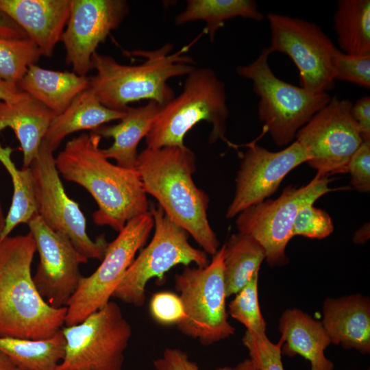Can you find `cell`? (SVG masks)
<instances>
[{
    "mask_svg": "<svg viewBox=\"0 0 370 370\" xmlns=\"http://www.w3.org/2000/svg\"><path fill=\"white\" fill-rule=\"evenodd\" d=\"M33 177L37 214L53 230L65 235L87 260H101L108 243L104 235L92 240L79 205L66 194L60 177L53 152L42 140L29 166Z\"/></svg>",
    "mask_w": 370,
    "mask_h": 370,
    "instance_id": "obj_12",
    "label": "cell"
},
{
    "mask_svg": "<svg viewBox=\"0 0 370 370\" xmlns=\"http://www.w3.org/2000/svg\"><path fill=\"white\" fill-rule=\"evenodd\" d=\"M27 93L17 86H12L0 79V101L15 102L24 98Z\"/></svg>",
    "mask_w": 370,
    "mask_h": 370,
    "instance_id": "obj_40",
    "label": "cell"
},
{
    "mask_svg": "<svg viewBox=\"0 0 370 370\" xmlns=\"http://www.w3.org/2000/svg\"><path fill=\"white\" fill-rule=\"evenodd\" d=\"M352 106L349 100L331 97L295 135L309 157L307 163L321 177L347 173L349 162L363 141Z\"/></svg>",
    "mask_w": 370,
    "mask_h": 370,
    "instance_id": "obj_13",
    "label": "cell"
},
{
    "mask_svg": "<svg viewBox=\"0 0 370 370\" xmlns=\"http://www.w3.org/2000/svg\"><path fill=\"white\" fill-rule=\"evenodd\" d=\"M235 367L236 370H257L254 364L249 358L239 362Z\"/></svg>",
    "mask_w": 370,
    "mask_h": 370,
    "instance_id": "obj_43",
    "label": "cell"
},
{
    "mask_svg": "<svg viewBox=\"0 0 370 370\" xmlns=\"http://www.w3.org/2000/svg\"><path fill=\"white\" fill-rule=\"evenodd\" d=\"M258 273L236 294L229 304V314L242 323L246 331L254 334H266V322L261 314L258 299Z\"/></svg>",
    "mask_w": 370,
    "mask_h": 370,
    "instance_id": "obj_31",
    "label": "cell"
},
{
    "mask_svg": "<svg viewBox=\"0 0 370 370\" xmlns=\"http://www.w3.org/2000/svg\"><path fill=\"white\" fill-rule=\"evenodd\" d=\"M334 230L330 216L325 211L310 204L297 212L292 227V236H302L308 238L323 239Z\"/></svg>",
    "mask_w": 370,
    "mask_h": 370,
    "instance_id": "obj_34",
    "label": "cell"
},
{
    "mask_svg": "<svg viewBox=\"0 0 370 370\" xmlns=\"http://www.w3.org/2000/svg\"><path fill=\"white\" fill-rule=\"evenodd\" d=\"M369 238V223H365L356 232L353 241L356 244H363Z\"/></svg>",
    "mask_w": 370,
    "mask_h": 370,
    "instance_id": "obj_41",
    "label": "cell"
},
{
    "mask_svg": "<svg viewBox=\"0 0 370 370\" xmlns=\"http://www.w3.org/2000/svg\"><path fill=\"white\" fill-rule=\"evenodd\" d=\"M12 149L0 143V162L9 173L13 184L10 208L1 241L19 224L26 223L37 214L32 173L30 167L18 169L12 160Z\"/></svg>",
    "mask_w": 370,
    "mask_h": 370,
    "instance_id": "obj_29",
    "label": "cell"
},
{
    "mask_svg": "<svg viewBox=\"0 0 370 370\" xmlns=\"http://www.w3.org/2000/svg\"><path fill=\"white\" fill-rule=\"evenodd\" d=\"M229 110L224 83L209 68H195L188 75L183 90L160 107L145 136L147 148L186 146V134L202 121L212 125L210 143L225 138Z\"/></svg>",
    "mask_w": 370,
    "mask_h": 370,
    "instance_id": "obj_5",
    "label": "cell"
},
{
    "mask_svg": "<svg viewBox=\"0 0 370 370\" xmlns=\"http://www.w3.org/2000/svg\"><path fill=\"white\" fill-rule=\"evenodd\" d=\"M271 53L264 47L259 56L247 65L236 68V73L252 82L259 97L258 116L278 146L293 142L298 130L330 100L327 93H312L278 78L269 62Z\"/></svg>",
    "mask_w": 370,
    "mask_h": 370,
    "instance_id": "obj_6",
    "label": "cell"
},
{
    "mask_svg": "<svg viewBox=\"0 0 370 370\" xmlns=\"http://www.w3.org/2000/svg\"><path fill=\"white\" fill-rule=\"evenodd\" d=\"M62 331L65 349L58 370H121L132 330L116 303Z\"/></svg>",
    "mask_w": 370,
    "mask_h": 370,
    "instance_id": "obj_9",
    "label": "cell"
},
{
    "mask_svg": "<svg viewBox=\"0 0 370 370\" xmlns=\"http://www.w3.org/2000/svg\"><path fill=\"white\" fill-rule=\"evenodd\" d=\"M215 370H236V367H223L218 368Z\"/></svg>",
    "mask_w": 370,
    "mask_h": 370,
    "instance_id": "obj_45",
    "label": "cell"
},
{
    "mask_svg": "<svg viewBox=\"0 0 370 370\" xmlns=\"http://www.w3.org/2000/svg\"><path fill=\"white\" fill-rule=\"evenodd\" d=\"M367 370H369V369H367Z\"/></svg>",
    "mask_w": 370,
    "mask_h": 370,
    "instance_id": "obj_46",
    "label": "cell"
},
{
    "mask_svg": "<svg viewBox=\"0 0 370 370\" xmlns=\"http://www.w3.org/2000/svg\"><path fill=\"white\" fill-rule=\"evenodd\" d=\"M101 138L93 132L73 138L55 158L56 165L66 180L93 197L98 206L94 223L120 232L130 220L149 212V202L137 169L111 163L99 147Z\"/></svg>",
    "mask_w": 370,
    "mask_h": 370,
    "instance_id": "obj_1",
    "label": "cell"
},
{
    "mask_svg": "<svg viewBox=\"0 0 370 370\" xmlns=\"http://www.w3.org/2000/svg\"><path fill=\"white\" fill-rule=\"evenodd\" d=\"M5 224V217H4L2 208L0 204V241L1 238L2 234L3 232Z\"/></svg>",
    "mask_w": 370,
    "mask_h": 370,
    "instance_id": "obj_44",
    "label": "cell"
},
{
    "mask_svg": "<svg viewBox=\"0 0 370 370\" xmlns=\"http://www.w3.org/2000/svg\"><path fill=\"white\" fill-rule=\"evenodd\" d=\"M153 366L156 370H199L186 353L176 348L166 349L162 356L153 361Z\"/></svg>",
    "mask_w": 370,
    "mask_h": 370,
    "instance_id": "obj_37",
    "label": "cell"
},
{
    "mask_svg": "<svg viewBox=\"0 0 370 370\" xmlns=\"http://www.w3.org/2000/svg\"><path fill=\"white\" fill-rule=\"evenodd\" d=\"M351 114L359 127L362 140H370V97L365 96L352 103Z\"/></svg>",
    "mask_w": 370,
    "mask_h": 370,
    "instance_id": "obj_38",
    "label": "cell"
},
{
    "mask_svg": "<svg viewBox=\"0 0 370 370\" xmlns=\"http://www.w3.org/2000/svg\"><path fill=\"white\" fill-rule=\"evenodd\" d=\"M0 370H21L4 354L0 352Z\"/></svg>",
    "mask_w": 370,
    "mask_h": 370,
    "instance_id": "obj_42",
    "label": "cell"
},
{
    "mask_svg": "<svg viewBox=\"0 0 370 370\" xmlns=\"http://www.w3.org/2000/svg\"><path fill=\"white\" fill-rule=\"evenodd\" d=\"M64 349L62 329L45 339L0 337V352L21 370H58Z\"/></svg>",
    "mask_w": 370,
    "mask_h": 370,
    "instance_id": "obj_26",
    "label": "cell"
},
{
    "mask_svg": "<svg viewBox=\"0 0 370 370\" xmlns=\"http://www.w3.org/2000/svg\"><path fill=\"white\" fill-rule=\"evenodd\" d=\"M238 16L256 21L264 18L254 0H188L185 10L176 16L175 23L181 25L204 21L205 32L212 42L216 32L225 21Z\"/></svg>",
    "mask_w": 370,
    "mask_h": 370,
    "instance_id": "obj_27",
    "label": "cell"
},
{
    "mask_svg": "<svg viewBox=\"0 0 370 370\" xmlns=\"http://www.w3.org/2000/svg\"><path fill=\"white\" fill-rule=\"evenodd\" d=\"M224 244L204 267H186L174 277L186 318L177 325L184 335L209 345L234 334L228 321L223 276Z\"/></svg>",
    "mask_w": 370,
    "mask_h": 370,
    "instance_id": "obj_7",
    "label": "cell"
},
{
    "mask_svg": "<svg viewBox=\"0 0 370 370\" xmlns=\"http://www.w3.org/2000/svg\"><path fill=\"white\" fill-rule=\"evenodd\" d=\"M333 21L343 52L358 56L370 54L369 0L338 1Z\"/></svg>",
    "mask_w": 370,
    "mask_h": 370,
    "instance_id": "obj_28",
    "label": "cell"
},
{
    "mask_svg": "<svg viewBox=\"0 0 370 370\" xmlns=\"http://www.w3.org/2000/svg\"><path fill=\"white\" fill-rule=\"evenodd\" d=\"M86 76L74 72L56 71L31 65L18 84L23 92L42 103L56 115L64 112L72 101L88 88Z\"/></svg>",
    "mask_w": 370,
    "mask_h": 370,
    "instance_id": "obj_23",
    "label": "cell"
},
{
    "mask_svg": "<svg viewBox=\"0 0 370 370\" xmlns=\"http://www.w3.org/2000/svg\"><path fill=\"white\" fill-rule=\"evenodd\" d=\"M71 0H0V10L9 16L38 47L51 57L66 27Z\"/></svg>",
    "mask_w": 370,
    "mask_h": 370,
    "instance_id": "obj_18",
    "label": "cell"
},
{
    "mask_svg": "<svg viewBox=\"0 0 370 370\" xmlns=\"http://www.w3.org/2000/svg\"><path fill=\"white\" fill-rule=\"evenodd\" d=\"M309 157L296 140L278 151H271L251 143L241 157L235 179V191L226 218L232 219L246 208L275 193L282 181Z\"/></svg>",
    "mask_w": 370,
    "mask_h": 370,
    "instance_id": "obj_16",
    "label": "cell"
},
{
    "mask_svg": "<svg viewBox=\"0 0 370 370\" xmlns=\"http://www.w3.org/2000/svg\"><path fill=\"white\" fill-rule=\"evenodd\" d=\"M331 180L319 175L300 187L288 186L275 199H266L240 212L236 219L238 232L253 237L263 247L266 261L271 267L288 262L286 246L293 238V225L298 210L323 195L341 188L329 186Z\"/></svg>",
    "mask_w": 370,
    "mask_h": 370,
    "instance_id": "obj_10",
    "label": "cell"
},
{
    "mask_svg": "<svg viewBox=\"0 0 370 370\" xmlns=\"http://www.w3.org/2000/svg\"><path fill=\"white\" fill-rule=\"evenodd\" d=\"M129 13L124 0H71L70 14L61 41L73 72L86 76L99 45L117 29Z\"/></svg>",
    "mask_w": 370,
    "mask_h": 370,
    "instance_id": "obj_17",
    "label": "cell"
},
{
    "mask_svg": "<svg viewBox=\"0 0 370 370\" xmlns=\"http://www.w3.org/2000/svg\"><path fill=\"white\" fill-rule=\"evenodd\" d=\"M242 341L257 370H285L282 361L283 341L281 338L273 343L266 334H254L246 331Z\"/></svg>",
    "mask_w": 370,
    "mask_h": 370,
    "instance_id": "obj_33",
    "label": "cell"
},
{
    "mask_svg": "<svg viewBox=\"0 0 370 370\" xmlns=\"http://www.w3.org/2000/svg\"><path fill=\"white\" fill-rule=\"evenodd\" d=\"M331 66L335 81L370 88V54L351 55L335 47L331 58Z\"/></svg>",
    "mask_w": 370,
    "mask_h": 370,
    "instance_id": "obj_32",
    "label": "cell"
},
{
    "mask_svg": "<svg viewBox=\"0 0 370 370\" xmlns=\"http://www.w3.org/2000/svg\"><path fill=\"white\" fill-rule=\"evenodd\" d=\"M39 255L32 276L42 297L52 307H66L83 278L79 265L88 260L64 234L51 229L38 214L27 223Z\"/></svg>",
    "mask_w": 370,
    "mask_h": 370,
    "instance_id": "obj_15",
    "label": "cell"
},
{
    "mask_svg": "<svg viewBox=\"0 0 370 370\" xmlns=\"http://www.w3.org/2000/svg\"><path fill=\"white\" fill-rule=\"evenodd\" d=\"M149 211L154 220L153 238L134 258L112 295L136 307L143 306L151 279L162 282L166 273L177 264L188 267L194 263L204 267L210 262L208 254L193 247L188 233L171 221L160 206Z\"/></svg>",
    "mask_w": 370,
    "mask_h": 370,
    "instance_id": "obj_8",
    "label": "cell"
},
{
    "mask_svg": "<svg viewBox=\"0 0 370 370\" xmlns=\"http://www.w3.org/2000/svg\"><path fill=\"white\" fill-rule=\"evenodd\" d=\"M136 169L147 195L153 196L167 217L186 231L206 254L219 247L208 218L210 199L195 184L196 157L186 146L146 148Z\"/></svg>",
    "mask_w": 370,
    "mask_h": 370,
    "instance_id": "obj_2",
    "label": "cell"
},
{
    "mask_svg": "<svg viewBox=\"0 0 370 370\" xmlns=\"http://www.w3.org/2000/svg\"><path fill=\"white\" fill-rule=\"evenodd\" d=\"M351 186L362 193L370 191V140H363L347 168Z\"/></svg>",
    "mask_w": 370,
    "mask_h": 370,
    "instance_id": "obj_36",
    "label": "cell"
},
{
    "mask_svg": "<svg viewBox=\"0 0 370 370\" xmlns=\"http://www.w3.org/2000/svg\"><path fill=\"white\" fill-rule=\"evenodd\" d=\"M223 276L227 297L236 294L266 258L263 247L249 235L233 234L224 243Z\"/></svg>",
    "mask_w": 370,
    "mask_h": 370,
    "instance_id": "obj_25",
    "label": "cell"
},
{
    "mask_svg": "<svg viewBox=\"0 0 370 370\" xmlns=\"http://www.w3.org/2000/svg\"><path fill=\"white\" fill-rule=\"evenodd\" d=\"M41 56L38 47L28 38H0V79L17 86L28 68L36 64Z\"/></svg>",
    "mask_w": 370,
    "mask_h": 370,
    "instance_id": "obj_30",
    "label": "cell"
},
{
    "mask_svg": "<svg viewBox=\"0 0 370 370\" xmlns=\"http://www.w3.org/2000/svg\"><path fill=\"white\" fill-rule=\"evenodd\" d=\"M153 227L154 220L149 211L130 220L116 238L108 243L99 266L90 275L82 278L68 301L66 326L80 323L110 301Z\"/></svg>",
    "mask_w": 370,
    "mask_h": 370,
    "instance_id": "obj_11",
    "label": "cell"
},
{
    "mask_svg": "<svg viewBox=\"0 0 370 370\" xmlns=\"http://www.w3.org/2000/svg\"><path fill=\"white\" fill-rule=\"evenodd\" d=\"M160 107L153 101L138 108L128 107L119 123L101 125L92 131L101 137L114 140L109 147L102 149L103 155L120 166L136 168L138 144L149 133Z\"/></svg>",
    "mask_w": 370,
    "mask_h": 370,
    "instance_id": "obj_22",
    "label": "cell"
},
{
    "mask_svg": "<svg viewBox=\"0 0 370 370\" xmlns=\"http://www.w3.org/2000/svg\"><path fill=\"white\" fill-rule=\"evenodd\" d=\"M271 53L287 55L299 72L302 88L314 94L327 93L335 86L331 58L336 47L322 29L311 22L269 13Z\"/></svg>",
    "mask_w": 370,
    "mask_h": 370,
    "instance_id": "obj_14",
    "label": "cell"
},
{
    "mask_svg": "<svg viewBox=\"0 0 370 370\" xmlns=\"http://www.w3.org/2000/svg\"><path fill=\"white\" fill-rule=\"evenodd\" d=\"M125 111L106 108L88 88L62 113L52 119L43 141L54 152L69 134L81 130L94 131L103 124L121 120Z\"/></svg>",
    "mask_w": 370,
    "mask_h": 370,
    "instance_id": "obj_24",
    "label": "cell"
},
{
    "mask_svg": "<svg viewBox=\"0 0 370 370\" xmlns=\"http://www.w3.org/2000/svg\"><path fill=\"white\" fill-rule=\"evenodd\" d=\"M56 114L29 95L15 102L0 101V131L12 129L23 152V167H29Z\"/></svg>",
    "mask_w": 370,
    "mask_h": 370,
    "instance_id": "obj_21",
    "label": "cell"
},
{
    "mask_svg": "<svg viewBox=\"0 0 370 370\" xmlns=\"http://www.w3.org/2000/svg\"><path fill=\"white\" fill-rule=\"evenodd\" d=\"M36 251L29 232L0 242V337L45 339L65 325L66 307L51 306L34 284Z\"/></svg>",
    "mask_w": 370,
    "mask_h": 370,
    "instance_id": "obj_3",
    "label": "cell"
},
{
    "mask_svg": "<svg viewBox=\"0 0 370 370\" xmlns=\"http://www.w3.org/2000/svg\"><path fill=\"white\" fill-rule=\"evenodd\" d=\"M149 310L152 317L162 325H177L186 318L180 295L170 291L154 294L150 300Z\"/></svg>",
    "mask_w": 370,
    "mask_h": 370,
    "instance_id": "obj_35",
    "label": "cell"
},
{
    "mask_svg": "<svg viewBox=\"0 0 370 370\" xmlns=\"http://www.w3.org/2000/svg\"><path fill=\"white\" fill-rule=\"evenodd\" d=\"M180 51L170 53L173 45L167 43L151 51H134L146 60L139 65H125L114 58L95 52L91 58L96 74L88 77V88L108 108L125 111L128 104L149 99L162 106L175 97L168 84L172 77L188 75L195 67L194 61Z\"/></svg>",
    "mask_w": 370,
    "mask_h": 370,
    "instance_id": "obj_4",
    "label": "cell"
},
{
    "mask_svg": "<svg viewBox=\"0 0 370 370\" xmlns=\"http://www.w3.org/2000/svg\"><path fill=\"white\" fill-rule=\"evenodd\" d=\"M0 38H27L25 32L5 13L0 10Z\"/></svg>",
    "mask_w": 370,
    "mask_h": 370,
    "instance_id": "obj_39",
    "label": "cell"
},
{
    "mask_svg": "<svg viewBox=\"0 0 370 370\" xmlns=\"http://www.w3.org/2000/svg\"><path fill=\"white\" fill-rule=\"evenodd\" d=\"M278 330L282 354L304 357L310 362V370H334L333 362L325 356L331 341L321 321L298 308H288L280 318Z\"/></svg>",
    "mask_w": 370,
    "mask_h": 370,
    "instance_id": "obj_20",
    "label": "cell"
},
{
    "mask_svg": "<svg viewBox=\"0 0 370 370\" xmlns=\"http://www.w3.org/2000/svg\"><path fill=\"white\" fill-rule=\"evenodd\" d=\"M322 325L331 343L345 349L370 352V300L354 294L326 298L322 308Z\"/></svg>",
    "mask_w": 370,
    "mask_h": 370,
    "instance_id": "obj_19",
    "label": "cell"
}]
</instances>
